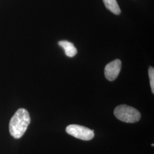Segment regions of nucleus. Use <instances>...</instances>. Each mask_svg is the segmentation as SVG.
<instances>
[{"label":"nucleus","instance_id":"f257e3e1","mask_svg":"<svg viewBox=\"0 0 154 154\" xmlns=\"http://www.w3.org/2000/svg\"><path fill=\"white\" fill-rule=\"evenodd\" d=\"M30 123L29 112L25 109L17 110L9 122V132L15 139L21 138Z\"/></svg>","mask_w":154,"mask_h":154},{"label":"nucleus","instance_id":"f03ea898","mask_svg":"<svg viewBox=\"0 0 154 154\" xmlns=\"http://www.w3.org/2000/svg\"><path fill=\"white\" fill-rule=\"evenodd\" d=\"M114 113L118 119L125 123H135L141 118V114L138 110L126 105L117 106Z\"/></svg>","mask_w":154,"mask_h":154},{"label":"nucleus","instance_id":"7ed1b4c3","mask_svg":"<svg viewBox=\"0 0 154 154\" xmlns=\"http://www.w3.org/2000/svg\"><path fill=\"white\" fill-rule=\"evenodd\" d=\"M66 131L69 135L83 140H90L94 137L93 130L80 125H70L66 127Z\"/></svg>","mask_w":154,"mask_h":154},{"label":"nucleus","instance_id":"20e7f679","mask_svg":"<svg viewBox=\"0 0 154 154\" xmlns=\"http://www.w3.org/2000/svg\"><path fill=\"white\" fill-rule=\"evenodd\" d=\"M122 62L119 60H116L108 63L105 69L106 78L109 81L116 80L121 70Z\"/></svg>","mask_w":154,"mask_h":154},{"label":"nucleus","instance_id":"39448f33","mask_svg":"<svg viewBox=\"0 0 154 154\" xmlns=\"http://www.w3.org/2000/svg\"><path fill=\"white\" fill-rule=\"evenodd\" d=\"M58 45L65 50V53L69 57H73L77 54V50L73 44L67 41H61Z\"/></svg>","mask_w":154,"mask_h":154},{"label":"nucleus","instance_id":"423d86ee","mask_svg":"<svg viewBox=\"0 0 154 154\" xmlns=\"http://www.w3.org/2000/svg\"><path fill=\"white\" fill-rule=\"evenodd\" d=\"M106 8L116 15L121 14V11L116 0H103Z\"/></svg>","mask_w":154,"mask_h":154},{"label":"nucleus","instance_id":"0eeeda50","mask_svg":"<svg viewBox=\"0 0 154 154\" xmlns=\"http://www.w3.org/2000/svg\"><path fill=\"white\" fill-rule=\"evenodd\" d=\"M149 83L152 93H154V67H149Z\"/></svg>","mask_w":154,"mask_h":154}]
</instances>
